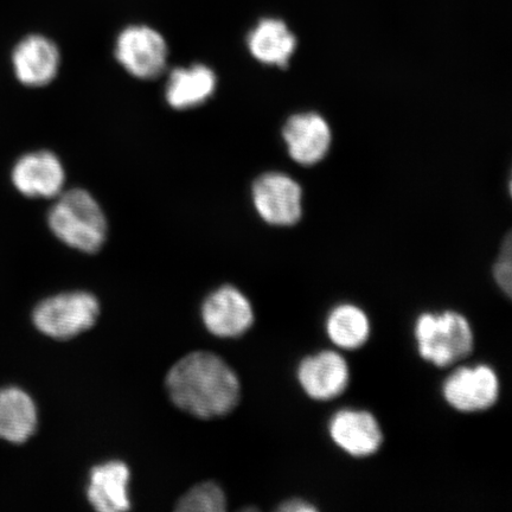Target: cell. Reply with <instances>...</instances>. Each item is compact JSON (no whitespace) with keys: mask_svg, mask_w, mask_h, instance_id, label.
<instances>
[{"mask_svg":"<svg viewBox=\"0 0 512 512\" xmlns=\"http://www.w3.org/2000/svg\"><path fill=\"white\" fill-rule=\"evenodd\" d=\"M371 325L367 313L354 304L334 307L326 319V334L336 347L356 350L368 342Z\"/></svg>","mask_w":512,"mask_h":512,"instance_id":"cell-18","label":"cell"},{"mask_svg":"<svg viewBox=\"0 0 512 512\" xmlns=\"http://www.w3.org/2000/svg\"><path fill=\"white\" fill-rule=\"evenodd\" d=\"M48 214L51 232L64 245L82 253H98L104 247L107 217L95 197L85 189L62 191Z\"/></svg>","mask_w":512,"mask_h":512,"instance_id":"cell-2","label":"cell"},{"mask_svg":"<svg viewBox=\"0 0 512 512\" xmlns=\"http://www.w3.org/2000/svg\"><path fill=\"white\" fill-rule=\"evenodd\" d=\"M99 315L93 293L73 291L44 299L32 312V322L43 335L66 341L92 329Z\"/></svg>","mask_w":512,"mask_h":512,"instance_id":"cell-4","label":"cell"},{"mask_svg":"<svg viewBox=\"0 0 512 512\" xmlns=\"http://www.w3.org/2000/svg\"><path fill=\"white\" fill-rule=\"evenodd\" d=\"M511 265V239L508 238L499 254L494 270L496 284L508 298L511 297Z\"/></svg>","mask_w":512,"mask_h":512,"instance_id":"cell-20","label":"cell"},{"mask_svg":"<svg viewBox=\"0 0 512 512\" xmlns=\"http://www.w3.org/2000/svg\"><path fill=\"white\" fill-rule=\"evenodd\" d=\"M115 59L126 72L140 80H153L168 66L169 47L159 31L144 24L121 30L115 41Z\"/></svg>","mask_w":512,"mask_h":512,"instance_id":"cell-5","label":"cell"},{"mask_svg":"<svg viewBox=\"0 0 512 512\" xmlns=\"http://www.w3.org/2000/svg\"><path fill=\"white\" fill-rule=\"evenodd\" d=\"M247 47L256 61L286 68L296 51L297 38L281 19L264 18L249 31Z\"/></svg>","mask_w":512,"mask_h":512,"instance_id":"cell-16","label":"cell"},{"mask_svg":"<svg viewBox=\"0 0 512 512\" xmlns=\"http://www.w3.org/2000/svg\"><path fill=\"white\" fill-rule=\"evenodd\" d=\"M165 387L176 407L198 419L232 413L241 399L238 375L209 351H195L181 358L166 375Z\"/></svg>","mask_w":512,"mask_h":512,"instance_id":"cell-1","label":"cell"},{"mask_svg":"<svg viewBox=\"0 0 512 512\" xmlns=\"http://www.w3.org/2000/svg\"><path fill=\"white\" fill-rule=\"evenodd\" d=\"M38 413L34 400L19 388L0 390V439L24 444L37 430Z\"/></svg>","mask_w":512,"mask_h":512,"instance_id":"cell-17","label":"cell"},{"mask_svg":"<svg viewBox=\"0 0 512 512\" xmlns=\"http://www.w3.org/2000/svg\"><path fill=\"white\" fill-rule=\"evenodd\" d=\"M297 379L312 400L330 401L348 388L350 369L345 358L336 351H320L304 358L297 369Z\"/></svg>","mask_w":512,"mask_h":512,"instance_id":"cell-10","label":"cell"},{"mask_svg":"<svg viewBox=\"0 0 512 512\" xmlns=\"http://www.w3.org/2000/svg\"><path fill=\"white\" fill-rule=\"evenodd\" d=\"M283 136L288 153L302 165L320 162L331 145L330 127L317 113L293 115L285 124Z\"/></svg>","mask_w":512,"mask_h":512,"instance_id":"cell-13","label":"cell"},{"mask_svg":"<svg viewBox=\"0 0 512 512\" xmlns=\"http://www.w3.org/2000/svg\"><path fill=\"white\" fill-rule=\"evenodd\" d=\"M252 198L261 219L272 226H293L302 217V188L286 175L270 172L256 179Z\"/></svg>","mask_w":512,"mask_h":512,"instance_id":"cell-7","label":"cell"},{"mask_svg":"<svg viewBox=\"0 0 512 512\" xmlns=\"http://www.w3.org/2000/svg\"><path fill=\"white\" fill-rule=\"evenodd\" d=\"M278 510L283 512H312L318 509L310 502L304 501V499L293 498L290 501L281 503Z\"/></svg>","mask_w":512,"mask_h":512,"instance_id":"cell-21","label":"cell"},{"mask_svg":"<svg viewBox=\"0 0 512 512\" xmlns=\"http://www.w3.org/2000/svg\"><path fill=\"white\" fill-rule=\"evenodd\" d=\"M11 181L25 197L56 198L64 190L66 170L54 152L35 151L17 160L11 171Z\"/></svg>","mask_w":512,"mask_h":512,"instance_id":"cell-9","label":"cell"},{"mask_svg":"<svg viewBox=\"0 0 512 512\" xmlns=\"http://www.w3.org/2000/svg\"><path fill=\"white\" fill-rule=\"evenodd\" d=\"M499 390L496 371L486 364L453 371L441 388L448 405L463 413L484 412L495 406Z\"/></svg>","mask_w":512,"mask_h":512,"instance_id":"cell-6","label":"cell"},{"mask_svg":"<svg viewBox=\"0 0 512 512\" xmlns=\"http://www.w3.org/2000/svg\"><path fill=\"white\" fill-rule=\"evenodd\" d=\"M329 434L334 443L351 457L373 456L380 450L383 433L373 414L361 409H342L332 416Z\"/></svg>","mask_w":512,"mask_h":512,"instance_id":"cell-12","label":"cell"},{"mask_svg":"<svg viewBox=\"0 0 512 512\" xmlns=\"http://www.w3.org/2000/svg\"><path fill=\"white\" fill-rule=\"evenodd\" d=\"M16 79L27 87H44L56 79L61 66L59 47L50 38L32 34L17 43L11 55Z\"/></svg>","mask_w":512,"mask_h":512,"instance_id":"cell-11","label":"cell"},{"mask_svg":"<svg viewBox=\"0 0 512 512\" xmlns=\"http://www.w3.org/2000/svg\"><path fill=\"white\" fill-rule=\"evenodd\" d=\"M204 326L220 338H238L254 324L251 302L239 288L223 285L204 299L201 307Z\"/></svg>","mask_w":512,"mask_h":512,"instance_id":"cell-8","label":"cell"},{"mask_svg":"<svg viewBox=\"0 0 512 512\" xmlns=\"http://www.w3.org/2000/svg\"><path fill=\"white\" fill-rule=\"evenodd\" d=\"M131 472L121 460L96 465L89 473L87 499L100 512H120L131 509L128 484Z\"/></svg>","mask_w":512,"mask_h":512,"instance_id":"cell-14","label":"cell"},{"mask_svg":"<svg viewBox=\"0 0 512 512\" xmlns=\"http://www.w3.org/2000/svg\"><path fill=\"white\" fill-rule=\"evenodd\" d=\"M414 336L420 356L439 368L464 360L475 347L469 320L454 311L422 313L416 319Z\"/></svg>","mask_w":512,"mask_h":512,"instance_id":"cell-3","label":"cell"},{"mask_svg":"<svg viewBox=\"0 0 512 512\" xmlns=\"http://www.w3.org/2000/svg\"><path fill=\"white\" fill-rule=\"evenodd\" d=\"M217 76L206 64L172 70L165 85V99L174 110H191L206 104L216 92Z\"/></svg>","mask_w":512,"mask_h":512,"instance_id":"cell-15","label":"cell"},{"mask_svg":"<svg viewBox=\"0 0 512 512\" xmlns=\"http://www.w3.org/2000/svg\"><path fill=\"white\" fill-rule=\"evenodd\" d=\"M226 509V495L221 486L214 482L197 484L176 505V510L181 512H223Z\"/></svg>","mask_w":512,"mask_h":512,"instance_id":"cell-19","label":"cell"}]
</instances>
